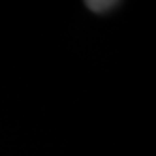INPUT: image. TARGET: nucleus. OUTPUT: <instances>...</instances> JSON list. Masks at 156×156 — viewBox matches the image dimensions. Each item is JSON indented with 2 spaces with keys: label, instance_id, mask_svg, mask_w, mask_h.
<instances>
[{
  "label": "nucleus",
  "instance_id": "1",
  "mask_svg": "<svg viewBox=\"0 0 156 156\" xmlns=\"http://www.w3.org/2000/svg\"><path fill=\"white\" fill-rule=\"evenodd\" d=\"M87 6L90 9H96V12H102V9H107L109 6H115V2H94V0H90V2H87Z\"/></svg>",
  "mask_w": 156,
  "mask_h": 156
}]
</instances>
